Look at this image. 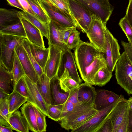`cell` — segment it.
<instances>
[{"label":"cell","instance_id":"27","mask_svg":"<svg viewBox=\"0 0 132 132\" xmlns=\"http://www.w3.org/2000/svg\"><path fill=\"white\" fill-rule=\"evenodd\" d=\"M14 80L13 74L1 63H0V88L8 94L13 89Z\"/></svg>","mask_w":132,"mask_h":132},{"label":"cell","instance_id":"53","mask_svg":"<svg viewBox=\"0 0 132 132\" xmlns=\"http://www.w3.org/2000/svg\"><path fill=\"white\" fill-rule=\"evenodd\" d=\"M12 129L10 126H5L0 125L1 132H12Z\"/></svg>","mask_w":132,"mask_h":132},{"label":"cell","instance_id":"41","mask_svg":"<svg viewBox=\"0 0 132 132\" xmlns=\"http://www.w3.org/2000/svg\"><path fill=\"white\" fill-rule=\"evenodd\" d=\"M119 25L125 34L129 42L132 44V27L125 17L120 20Z\"/></svg>","mask_w":132,"mask_h":132},{"label":"cell","instance_id":"9","mask_svg":"<svg viewBox=\"0 0 132 132\" xmlns=\"http://www.w3.org/2000/svg\"><path fill=\"white\" fill-rule=\"evenodd\" d=\"M86 7L106 24L113 10L109 0H75Z\"/></svg>","mask_w":132,"mask_h":132},{"label":"cell","instance_id":"21","mask_svg":"<svg viewBox=\"0 0 132 132\" xmlns=\"http://www.w3.org/2000/svg\"><path fill=\"white\" fill-rule=\"evenodd\" d=\"M21 114L26 119L29 130L34 132H39L37 121V117L34 106L27 102L21 108Z\"/></svg>","mask_w":132,"mask_h":132},{"label":"cell","instance_id":"4","mask_svg":"<svg viewBox=\"0 0 132 132\" xmlns=\"http://www.w3.org/2000/svg\"><path fill=\"white\" fill-rule=\"evenodd\" d=\"M101 52L90 42L81 41L74 50L75 62L80 74Z\"/></svg>","mask_w":132,"mask_h":132},{"label":"cell","instance_id":"45","mask_svg":"<svg viewBox=\"0 0 132 132\" xmlns=\"http://www.w3.org/2000/svg\"><path fill=\"white\" fill-rule=\"evenodd\" d=\"M59 26L62 41L66 45L69 36L74 27H65Z\"/></svg>","mask_w":132,"mask_h":132},{"label":"cell","instance_id":"47","mask_svg":"<svg viewBox=\"0 0 132 132\" xmlns=\"http://www.w3.org/2000/svg\"><path fill=\"white\" fill-rule=\"evenodd\" d=\"M78 88L75 89L70 91L67 100L76 104H79L81 103L79 102L78 98Z\"/></svg>","mask_w":132,"mask_h":132},{"label":"cell","instance_id":"36","mask_svg":"<svg viewBox=\"0 0 132 132\" xmlns=\"http://www.w3.org/2000/svg\"><path fill=\"white\" fill-rule=\"evenodd\" d=\"M76 28H73L66 44L67 48L70 50L75 49L82 41L80 38V32L77 30Z\"/></svg>","mask_w":132,"mask_h":132},{"label":"cell","instance_id":"6","mask_svg":"<svg viewBox=\"0 0 132 132\" xmlns=\"http://www.w3.org/2000/svg\"><path fill=\"white\" fill-rule=\"evenodd\" d=\"M68 2L77 27L85 33L91 24L94 14L84 5L75 0H68Z\"/></svg>","mask_w":132,"mask_h":132},{"label":"cell","instance_id":"29","mask_svg":"<svg viewBox=\"0 0 132 132\" xmlns=\"http://www.w3.org/2000/svg\"><path fill=\"white\" fill-rule=\"evenodd\" d=\"M10 113L11 114L20 106L27 101V99L14 90L9 94L6 98Z\"/></svg>","mask_w":132,"mask_h":132},{"label":"cell","instance_id":"40","mask_svg":"<svg viewBox=\"0 0 132 132\" xmlns=\"http://www.w3.org/2000/svg\"><path fill=\"white\" fill-rule=\"evenodd\" d=\"M13 89L27 98V102L29 101V96L23 77L21 78L13 86Z\"/></svg>","mask_w":132,"mask_h":132},{"label":"cell","instance_id":"1","mask_svg":"<svg viewBox=\"0 0 132 132\" xmlns=\"http://www.w3.org/2000/svg\"><path fill=\"white\" fill-rule=\"evenodd\" d=\"M98 112L94 104L81 103L59 121L60 124L62 128L72 131L87 122Z\"/></svg>","mask_w":132,"mask_h":132},{"label":"cell","instance_id":"23","mask_svg":"<svg viewBox=\"0 0 132 132\" xmlns=\"http://www.w3.org/2000/svg\"><path fill=\"white\" fill-rule=\"evenodd\" d=\"M19 15L21 19L26 20L33 24L40 30L42 36L48 40L49 24L43 22L36 15H32L26 11H20Z\"/></svg>","mask_w":132,"mask_h":132},{"label":"cell","instance_id":"10","mask_svg":"<svg viewBox=\"0 0 132 132\" xmlns=\"http://www.w3.org/2000/svg\"><path fill=\"white\" fill-rule=\"evenodd\" d=\"M122 95L118 100L108 107L98 110V112L87 122L71 132H96L105 121L109 117V114Z\"/></svg>","mask_w":132,"mask_h":132},{"label":"cell","instance_id":"54","mask_svg":"<svg viewBox=\"0 0 132 132\" xmlns=\"http://www.w3.org/2000/svg\"><path fill=\"white\" fill-rule=\"evenodd\" d=\"M9 94L0 88V100L6 98L9 96Z\"/></svg>","mask_w":132,"mask_h":132},{"label":"cell","instance_id":"12","mask_svg":"<svg viewBox=\"0 0 132 132\" xmlns=\"http://www.w3.org/2000/svg\"><path fill=\"white\" fill-rule=\"evenodd\" d=\"M49 53L44 71L51 79L56 75L60 65L63 50L61 48L48 44Z\"/></svg>","mask_w":132,"mask_h":132},{"label":"cell","instance_id":"17","mask_svg":"<svg viewBox=\"0 0 132 132\" xmlns=\"http://www.w3.org/2000/svg\"><path fill=\"white\" fill-rule=\"evenodd\" d=\"M129 109L128 100L122 95L109 115L113 125V132H117L119 125Z\"/></svg>","mask_w":132,"mask_h":132},{"label":"cell","instance_id":"52","mask_svg":"<svg viewBox=\"0 0 132 132\" xmlns=\"http://www.w3.org/2000/svg\"><path fill=\"white\" fill-rule=\"evenodd\" d=\"M127 132H132V114L129 112Z\"/></svg>","mask_w":132,"mask_h":132},{"label":"cell","instance_id":"14","mask_svg":"<svg viewBox=\"0 0 132 132\" xmlns=\"http://www.w3.org/2000/svg\"><path fill=\"white\" fill-rule=\"evenodd\" d=\"M106 65L107 64L104 53L101 52L94 61L80 74L85 83L94 85L93 80L94 75L101 68Z\"/></svg>","mask_w":132,"mask_h":132},{"label":"cell","instance_id":"31","mask_svg":"<svg viewBox=\"0 0 132 132\" xmlns=\"http://www.w3.org/2000/svg\"><path fill=\"white\" fill-rule=\"evenodd\" d=\"M0 34L22 37L27 39L21 21L15 24L0 28Z\"/></svg>","mask_w":132,"mask_h":132},{"label":"cell","instance_id":"25","mask_svg":"<svg viewBox=\"0 0 132 132\" xmlns=\"http://www.w3.org/2000/svg\"><path fill=\"white\" fill-rule=\"evenodd\" d=\"M49 28L48 44L58 47L63 50L68 49L62 41L59 26L51 20Z\"/></svg>","mask_w":132,"mask_h":132},{"label":"cell","instance_id":"18","mask_svg":"<svg viewBox=\"0 0 132 132\" xmlns=\"http://www.w3.org/2000/svg\"><path fill=\"white\" fill-rule=\"evenodd\" d=\"M96 92L94 104L95 108L97 110L111 105L118 100L120 96V95L105 89L98 90Z\"/></svg>","mask_w":132,"mask_h":132},{"label":"cell","instance_id":"48","mask_svg":"<svg viewBox=\"0 0 132 132\" xmlns=\"http://www.w3.org/2000/svg\"><path fill=\"white\" fill-rule=\"evenodd\" d=\"M121 43L125 52L132 63V44L129 42L121 41Z\"/></svg>","mask_w":132,"mask_h":132},{"label":"cell","instance_id":"16","mask_svg":"<svg viewBox=\"0 0 132 132\" xmlns=\"http://www.w3.org/2000/svg\"><path fill=\"white\" fill-rule=\"evenodd\" d=\"M69 93V92H66L62 89L60 85V79L56 75L50 80V104L56 105L64 104L67 100Z\"/></svg>","mask_w":132,"mask_h":132},{"label":"cell","instance_id":"28","mask_svg":"<svg viewBox=\"0 0 132 132\" xmlns=\"http://www.w3.org/2000/svg\"><path fill=\"white\" fill-rule=\"evenodd\" d=\"M50 79L44 73L39 76L36 83L37 87L48 106L50 104Z\"/></svg>","mask_w":132,"mask_h":132},{"label":"cell","instance_id":"2","mask_svg":"<svg viewBox=\"0 0 132 132\" xmlns=\"http://www.w3.org/2000/svg\"><path fill=\"white\" fill-rule=\"evenodd\" d=\"M25 38L20 36L0 34V63L11 72L12 70L16 54L15 48L21 44Z\"/></svg>","mask_w":132,"mask_h":132},{"label":"cell","instance_id":"30","mask_svg":"<svg viewBox=\"0 0 132 132\" xmlns=\"http://www.w3.org/2000/svg\"><path fill=\"white\" fill-rule=\"evenodd\" d=\"M112 76V72L109 69L107 65L101 68L94 77V85L102 86L106 85L110 80Z\"/></svg>","mask_w":132,"mask_h":132},{"label":"cell","instance_id":"57","mask_svg":"<svg viewBox=\"0 0 132 132\" xmlns=\"http://www.w3.org/2000/svg\"><path fill=\"white\" fill-rule=\"evenodd\" d=\"M32 2H33L34 3L40 6V5L38 1V0H30Z\"/></svg>","mask_w":132,"mask_h":132},{"label":"cell","instance_id":"5","mask_svg":"<svg viewBox=\"0 0 132 132\" xmlns=\"http://www.w3.org/2000/svg\"><path fill=\"white\" fill-rule=\"evenodd\" d=\"M106 25L100 18L94 14L91 24L85 32L90 43L103 53L105 52L104 27Z\"/></svg>","mask_w":132,"mask_h":132},{"label":"cell","instance_id":"56","mask_svg":"<svg viewBox=\"0 0 132 132\" xmlns=\"http://www.w3.org/2000/svg\"><path fill=\"white\" fill-rule=\"evenodd\" d=\"M49 5L52 6H54V5L53 4L52 2L50 1V0H43Z\"/></svg>","mask_w":132,"mask_h":132},{"label":"cell","instance_id":"13","mask_svg":"<svg viewBox=\"0 0 132 132\" xmlns=\"http://www.w3.org/2000/svg\"><path fill=\"white\" fill-rule=\"evenodd\" d=\"M29 96L28 101L39 109L47 116L48 106L37 87L36 83L31 81L26 75L23 77Z\"/></svg>","mask_w":132,"mask_h":132},{"label":"cell","instance_id":"55","mask_svg":"<svg viewBox=\"0 0 132 132\" xmlns=\"http://www.w3.org/2000/svg\"><path fill=\"white\" fill-rule=\"evenodd\" d=\"M129 108V112L132 114V98L127 100Z\"/></svg>","mask_w":132,"mask_h":132},{"label":"cell","instance_id":"15","mask_svg":"<svg viewBox=\"0 0 132 132\" xmlns=\"http://www.w3.org/2000/svg\"><path fill=\"white\" fill-rule=\"evenodd\" d=\"M15 50L25 75L31 81L36 83L39 79V76L35 70L22 44L16 47Z\"/></svg>","mask_w":132,"mask_h":132},{"label":"cell","instance_id":"22","mask_svg":"<svg viewBox=\"0 0 132 132\" xmlns=\"http://www.w3.org/2000/svg\"><path fill=\"white\" fill-rule=\"evenodd\" d=\"M19 11L13 9H0V28L18 23L21 21Z\"/></svg>","mask_w":132,"mask_h":132},{"label":"cell","instance_id":"43","mask_svg":"<svg viewBox=\"0 0 132 132\" xmlns=\"http://www.w3.org/2000/svg\"><path fill=\"white\" fill-rule=\"evenodd\" d=\"M79 104H76L67 100V101L64 103L62 113L59 121L71 112L75 108L76 106Z\"/></svg>","mask_w":132,"mask_h":132},{"label":"cell","instance_id":"7","mask_svg":"<svg viewBox=\"0 0 132 132\" xmlns=\"http://www.w3.org/2000/svg\"><path fill=\"white\" fill-rule=\"evenodd\" d=\"M38 1L51 20L56 24L63 27H77V23L72 16L55 6H51L43 0Z\"/></svg>","mask_w":132,"mask_h":132},{"label":"cell","instance_id":"33","mask_svg":"<svg viewBox=\"0 0 132 132\" xmlns=\"http://www.w3.org/2000/svg\"><path fill=\"white\" fill-rule=\"evenodd\" d=\"M6 98L0 100V125L10 127L9 120L11 114Z\"/></svg>","mask_w":132,"mask_h":132},{"label":"cell","instance_id":"24","mask_svg":"<svg viewBox=\"0 0 132 132\" xmlns=\"http://www.w3.org/2000/svg\"><path fill=\"white\" fill-rule=\"evenodd\" d=\"M21 112L17 110L10 116L9 123L12 130L18 132H28L29 130L28 125Z\"/></svg>","mask_w":132,"mask_h":132},{"label":"cell","instance_id":"50","mask_svg":"<svg viewBox=\"0 0 132 132\" xmlns=\"http://www.w3.org/2000/svg\"><path fill=\"white\" fill-rule=\"evenodd\" d=\"M20 4L25 11L34 15H36L27 0H18Z\"/></svg>","mask_w":132,"mask_h":132},{"label":"cell","instance_id":"32","mask_svg":"<svg viewBox=\"0 0 132 132\" xmlns=\"http://www.w3.org/2000/svg\"><path fill=\"white\" fill-rule=\"evenodd\" d=\"M59 79L62 89L67 92H69L72 89L78 88L80 85L71 77L66 69L64 70Z\"/></svg>","mask_w":132,"mask_h":132},{"label":"cell","instance_id":"3","mask_svg":"<svg viewBox=\"0 0 132 132\" xmlns=\"http://www.w3.org/2000/svg\"><path fill=\"white\" fill-rule=\"evenodd\" d=\"M115 68L117 83L128 95L132 94V63L125 52L121 54Z\"/></svg>","mask_w":132,"mask_h":132},{"label":"cell","instance_id":"8","mask_svg":"<svg viewBox=\"0 0 132 132\" xmlns=\"http://www.w3.org/2000/svg\"><path fill=\"white\" fill-rule=\"evenodd\" d=\"M105 52L104 53L107 66L112 72L120 54V47L117 39L107 28L104 27Z\"/></svg>","mask_w":132,"mask_h":132},{"label":"cell","instance_id":"44","mask_svg":"<svg viewBox=\"0 0 132 132\" xmlns=\"http://www.w3.org/2000/svg\"><path fill=\"white\" fill-rule=\"evenodd\" d=\"M113 126L109 117L105 121L96 132H113Z\"/></svg>","mask_w":132,"mask_h":132},{"label":"cell","instance_id":"35","mask_svg":"<svg viewBox=\"0 0 132 132\" xmlns=\"http://www.w3.org/2000/svg\"><path fill=\"white\" fill-rule=\"evenodd\" d=\"M64 103L56 105H48L47 110V117L55 121H59Z\"/></svg>","mask_w":132,"mask_h":132},{"label":"cell","instance_id":"49","mask_svg":"<svg viewBox=\"0 0 132 132\" xmlns=\"http://www.w3.org/2000/svg\"><path fill=\"white\" fill-rule=\"evenodd\" d=\"M132 27V0H129L124 16Z\"/></svg>","mask_w":132,"mask_h":132},{"label":"cell","instance_id":"46","mask_svg":"<svg viewBox=\"0 0 132 132\" xmlns=\"http://www.w3.org/2000/svg\"><path fill=\"white\" fill-rule=\"evenodd\" d=\"M129 109L119 125L117 132H127L129 119Z\"/></svg>","mask_w":132,"mask_h":132},{"label":"cell","instance_id":"37","mask_svg":"<svg viewBox=\"0 0 132 132\" xmlns=\"http://www.w3.org/2000/svg\"><path fill=\"white\" fill-rule=\"evenodd\" d=\"M36 15L43 22L49 24L51 19L41 6L34 3L30 0H27Z\"/></svg>","mask_w":132,"mask_h":132},{"label":"cell","instance_id":"34","mask_svg":"<svg viewBox=\"0 0 132 132\" xmlns=\"http://www.w3.org/2000/svg\"><path fill=\"white\" fill-rule=\"evenodd\" d=\"M11 72L13 78V86L21 78L26 75L22 65L16 53Z\"/></svg>","mask_w":132,"mask_h":132},{"label":"cell","instance_id":"26","mask_svg":"<svg viewBox=\"0 0 132 132\" xmlns=\"http://www.w3.org/2000/svg\"><path fill=\"white\" fill-rule=\"evenodd\" d=\"M28 42L32 55L42 68L44 72L45 66L49 55L50 49L49 47L47 48H44L32 43L28 40Z\"/></svg>","mask_w":132,"mask_h":132},{"label":"cell","instance_id":"39","mask_svg":"<svg viewBox=\"0 0 132 132\" xmlns=\"http://www.w3.org/2000/svg\"><path fill=\"white\" fill-rule=\"evenodd\" d=\"M34 106L36 116L39 132H45L46 131L47 126L46 120V116L37 108Z\"/></svg>","mask_w":132,"mask_h":132},{"label":"cell","instance_id":"11","mask_svg":"<svg viewBox=\"0 0 132 132\" xmlns=\"http://www.w3.org/2000/svg\"><path fill=\"white\" fill-rule=\"evenodd\" d=\"M77 67L74 54L70 50L65 49L63 51L56 76L59 79L64 70L66 69L71 77L80 84L82 81L79 75Z\"/></svg>","mask_w":132,"mask_h":132},{"label":"cell","instance_id":"20","mask_svg":"<svg viewBox=\"0 0 132 132\" xmlns=\"http://www.w3.org/2000/svg\"><path fill=\"white\" fill-rule=\"evenodd\" d=\"M92 85L85 83L80 84L78 93V98L79 102L94 104L97 92L95 88Z\"/></svg>","mask_w":132,"mask_h":132},{"label":"cell","instance_id":"42","mask_svg":"<svg viewBox=\"0 0 132 132\" xmlns=\"http://www.w3.org/2000/svg\"><path fill=\"white\" fill-rule=\"evenodd\" d=\"M50 1L55 7L62 11L71 15L73 18L69 8L68 0H50Z\"/></svg>","mask_w":132,"mask_h":132},{"label":"cell","instance_id":"38","mask_svg":"<svg viewBox=\"0 0 132 132\" xmlns=\"http://www.w3.org/2000/svg\"><path fill=\"white\" fill-rule=\"evenodd\" d=\"M22 44L26 50L29 58L37 73L39 76L41 75L44 73L43 71L36 61L31 53L28 39L26 38L24 39L22 42Z\"/></svg>","mask_w":132,"mask_h":132},{"label":"cell","instance_id":"51","mask_svg":"<svg viewBox=\"0 0 132 132\" xmlns=\"http://www.w3.org/2000/svg\"><path fill=\"white\" fill-rule=\"evenodd\" d=\"M12 6L20 9L23 11L25 10L20 4L18 0H6Z\"/></svg>","mask_w":132,"mask_h":132},{"label":"cell","instance_id":"19","mask_svg":"<svg viewBox=\"0 0 132 132\" xmlns=\"http://www.w3.org/2000/svg\"><path fill=\"white\" fill-rule=\"evenodd\" d=\"M27 39L30 42L43 48H45L44 41L40 30L28 21L21 19Z\"/></svg>","mask_w":132,"mask_h":132}]
</instances>
